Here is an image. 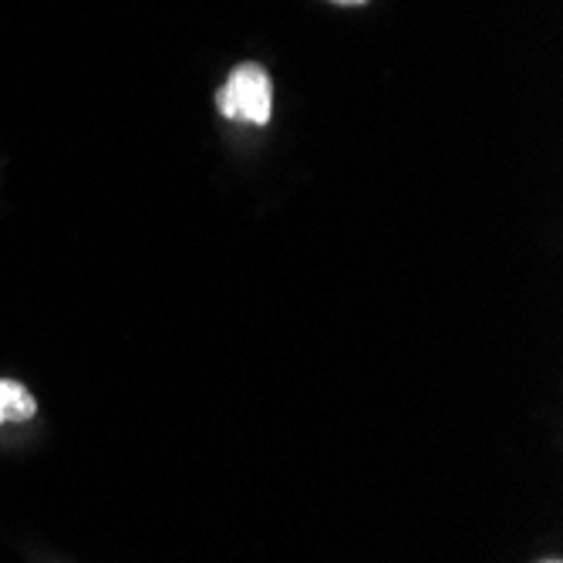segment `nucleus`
I'll return each mask as SVG.
<instances>
[{"mask_svg": "<svg viewBox=\"0 0 563 563\" xmlns=\"http://www.w3.org/2000/svg\"><path fill=\"white\" fill-rule=\"evenodd\" d=\"M34 412H37L34 395L11 378H0V426L4 422H27V419H34Z\"/></svg>", "mask_w": 563, "mask_h": 563, "instance_id": "f03ea898", "label": "nucleus"}, {"mask_svg": "<svg viewBox=\"0 0 563 563\" xmlns=\"http://www.w3.org/2000/svg\"><path fill=\"white\" fill-rule=\"evenodd\" d=\"M217 106L227 119H243L253 125H267L274 112V85L261 65H236L227 85L217 91Z\"/></svg>", "mask_w": 563, "mask_h": 563, "instance_id": "f257e3e1", "label": "nucleus"}, {"mask_svg": "<svg viewBox=\"0 0 563 563\" xmlns=\"http://www.w3.org/2000/svg\"><path fill=\"white\" fill-rule=\"evenodd\" d=\"M334 4H344V8H362V4H368V0H334Z\"/></svg>", "mask_w": 563, "mask_h": 563, "instance_id": "7ed1b4c3", "label": "nucleus"}]
</instances>
